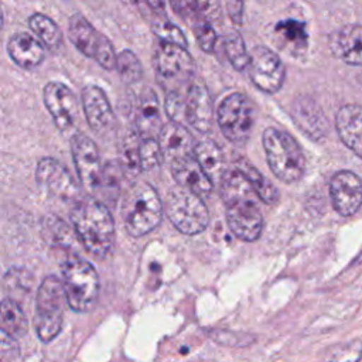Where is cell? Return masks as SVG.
I'll return each instance as SVG.
<instances>
[{"mask_svg": "<svg viewBox=\"0 0 362 362\" xmlns=\"http://www.w3.org/2000/svg\"><path fill=\"white\" fill-rule=\"evenodd\" d=\"M221 197L226 206V222L232 233L245 240H256L263 228L259 195L247 177L236 167L225 171L221 180Z\"/></svg>", "mask_w": 362, "mask_h": 362, "instance_id": "1", "label": "cell"}, {"mask_svg": "<svg viewBox=\"0 0 362 362\" xmlns=\"http://www.w3.org/2000/svg\"><path fill=\"white\" fill-rule=\"evenodd\" d=\"M147 4L154 10V11H164L165 7V0H146Z\"/></svg>", "mask_w": 362, "mask_h": 362, "instance_id": "42", "label": "cell"}, {"mask_svg": "<svg viewBox=\"0 0 362 362\" xmlns=\"http://www.w3.org/2000/svg\"><path fill=\"white\" fill-rule=\"evenodd\" d=\"M194 157L212 182L222 180L225 174V161L222 150L215 141L209 139L198 141L194 147Z\"/></svg>", "mask_w": 362, "mask_h": 362, "instance_id": "25", "label": "cell"}, {"mask_svg": "<svg viewBox=\"0 0 362 362\" xmlns=\"http://www.w3.org/2000/svg\"><path fill=\"white\" fill-rule=\"evenodd\" d=\"M134 126L140 137H157L163 127L158 98L151 88L143 89L137 99Z\"/></svg>", "mask_w": 362, "mask_h": 362, "instance_id": "21", "label": "cell"}, {"mask_svg": "<svg viewBox=\"0 0 362 362\" xmlns=\"http://www.w3.org/2000/svg\"><path fill=\"white\" fill-rule=\"evenodd\" d=\"M1 331L10 337L18 339L27 334L28 322L27 317L20 307V304L11 298L6 297L1 301Z\"/></svg>", "mask_w": 362, "mask_h": 362, "instance_id": "27", "label": "cell"}, {"mask_svg": "<svg viewBox=\"0 0 362 362\" xmlns=\"http://www.w3.org/2000/svg\"><path fill=\"white\" fill-rule=\"evenodd\" d=\"M69 41L85 57L95 59L106 71L116 69L117 55L110 40L99 33L82 14L75 13L68 21Z\"/></svg>", "mask_w": 362, "mask_h": 362, "instance_id": "9", "label": "cell"}, {"mask_svg": "<svg viewBox=\"0 0 362 362\" xmlns=\"http://www.w3.org/2000/svg\"><path fill=\"white\" fill-rule=\"evenodd\" d=\"M185 122L199 133H208L214 122V103L208 88L201 82L191 83L187 93Z\"/></svg>", "mask_w": 362, "mask_h": 362, "instance_id": "17", "label": "cell"}, {"mask_svg": "<svg viewBox=\"0 0 362 362\" xmlns=\"http://www.w3.org/2000/svg\"><path fill=\"white\" fill-rule=\"evenodd\" d=\"M154 71L165 93L188 89L192 83L194 61L185 47L160 41L154 52Z\"/></svg>", "mask_w": 362, "mask_h": 362, "instance_id": "7", "label": "cell"}, {"mask_svg": "<svg viewBox=\"0 0 362 362\" xmlns=\"http://www.w3.org/2000/svg\"><path fill=\"white\" fill-rule=\"evenodd\" d=\"M335 127L342 143L362 158V106H342L337 113Z\"/></svg>", "mask_w": 362, "mask_h": 362, "instance_id": "23", "label": "cell"}, {"mask_svg": "<svg viewBox=\"0 0 362 362\" xmlns=\"http://www.w3.org/2000/svg\"><path fill=\"white\" fill-rule=\"evenodd\" d=\"M74 229L83 247L95 257H105L115 242V223L105 204L95 198L79 199L71 211Z\"/></svg>", "mask_w": 362, "mask_h": 362, "instance_id": "2", "label": "cell"}, {"mask_svg": "<svg viewBox=\"0 0 362 362\" xmlns=\"http://www.w3.org/2000/svg\"><path fill=\"white\" fill-rule=\"evenodd\" d=\"M0 361L1 362H20V348L17 339L8 334H0Z\"/></svg>", "mask_w": 362, "mask_h": 362, "instance_id": "39", "label": "cell"}, {"mask_svg": "<svg viewBox=\"0 0 362 362\" xmlns=\"http://www.w3.org/2000/svg\"><path fill=\"white\" fill-rule=\"evenodd\" d=\"M223 48L229 64L236 71H245L249 65V52L239 31L230 30L223 37Z\"/></svg>", "mask_w": 362, "mask_h": 362, "instance_id": "30", "label": "cell"}, {"mask_svg": "<svg viewBox=\"0 0 362 362\" xmlns=\"http://www.w3.org/2000/svg\"><path fill=\"white\" fill-rule=\"evenodd\" d=\"M42 96L58 130L65 134L72 133L79 117V103L72 89L62 82L51 81L44 86Z\"/></svg>", "mask_w": 362, "mask_h": 362, "instance_id": "12", "label": "cell"}, {"mask_svg": "<svg viewBox=\"0 0 362 362\" xmlns=\"http://www.w3.org/2000/svg\"><path fill=\"white\" fill-rule=\"evenodd\" d=\"M354 263H356V264H361L362 263V247H361V250H359V253L356 255V257H355V260H354Z\"/></svg>", "mask_w": 362, "mask_h": 362, "instance_id": "43", "label": "cell"}, {"mask_svg": "<svg viewBox=\"0 0 362 362\" xmlns=\"http://www.w3.org/2000/svg\"><path fill=\"white\" fill-rule=\"evenodd\" d=\"M42 233L44 238L51 242V245L69 249L75 240V236L71 228L58 216L48 215L42 221Z\"/></svg>", "mask_w": 362, "mask_h": 362, "instance_id": "29", "label": "cell"}, {"mask_svg": "<svg viewBox=\"0 0 362 362\" xmlns=\"http://www.w3.org/2000/svg\"><path fill=\"white\" fill-rule=\"evenodd\" d=\"M151 30L160 41L177 44V45L185 47V48L188 45V40H187L185 34L182 33V30L165 18L156 20L151 25Z\"/></svg>", "mask_w": 362, "mask_h": 362, "instance_id": "34", "label": "cell"}, {"mask_svg": "<svg viewBox=\"0 0 362 362\" xmlns=\"http://www.w3.org/2000/svg\"><path fill=\"white\" fill-rule=\"evenodd\" d=\"M81 103L89 127L105 134L115 123L113 110L105 90L98 85H86L81 92Z\"/></svg>", "mask_w": 362, "mask_h": 362, "instance_id": "16", "label": "cell"}, {"mask_svg": "<svg viewBox=\"0 0 362 362\" xmlns=\"http://www.w3.org/2000/svg\"><path fill=\"white\" fill-rule=\"evenodd\" d=\"M249 78L264 93H276L284 83L286 68L280 57L264 45H256L249 52Z\"/></svg>", "mask_w": 362, "mask_h": 362, "instance_id": "11", "label": "cell"}, {"mask_svg": "<svg viewBox=\"0 0 362 362\" xmlns=\"http://www.w3.org/2000/svg\"><path fill=\"white\" fill-rule=\"evenodd\" d=\"M28 27L49 49H57L62 44L61 28L48 16L34 13L28 17Z\"/></svg>", "mask_w": 362, "mask_h": 362, "instance_id": "28", "label": "cell"}, {"mask_svg": "<svg viewBox=\"0 0 362 362\" xmlns=\"http://www.w3.org/2000/svg\"><path fill=\"white\" fill-rule=\"evenodd\" d=\"M329 197L341 216L354 215L362 205V180L349 170L335 173L329 181Z\"/></svg>", "mask_w": 362, "mask_h": 362, "instance_id": "15", "label": "cell"}, {"mask_svg": "<svg viewBox=\"0 0 362 362\" xmlns=\"http://www.w3.org/2000/svg\"><path fill=\"white\" fill-rule=\"evenodd\" d=\"M189 89V88H188ZM188 89L170 90L165 93L164 109L171 122L181 123L185 122V107H187V93Z\"/></svg>", "mask_w": 362, "mask_h": 362, "instance_id": "35", "label": "cell"}, {"mask_svg": "<svg viewBox=\"0 0 362 362\" xmlns=\"http://www.w3.org/2000/svg\"><path fill=\"white\" fill-rule=\"evenodd\" d=\"M140 165L141 170L148 171L160 165L163 153L157 137H141L140 140Z\"/></svg>", "mask_w": 362, "mask_h": 362, "instance_id": "36", "label": "cell"}, {"mask_svg": "<svg viewBox=\"0 0 362 362\" xmlns=\"http://www.w3.org/2000/svg\"><path fill=\"white\" fill-rule=\"evenodd\" d=\"M116 69L122 78V81L127 85L136 83L143 76V66L140 59L130 49H124L117 55Z\"/></svg>", "mask_w": 362, "mask_h": 362, "instance_id": "33", "label": "cell"}, {"mask_svg": "<svg viewBox=\"0 0 362 362\" xmlns=\"http://www.w3.org/2000/svg\"><path fill=\"white\" fill-rule=\"evenodd\" d=\"M123 175H124V171L122 168V164L115 161H107L103 165L99 189L107 199H116L119 197Z\"/></svg>", "mask_w": 362, "mask_h": 362, "instance_id": "32", "label": "cell"}, {"mask_svg": "<svg viewBox=\"0 0 362 362\" xmlns=\"http://www.w3.org/2000/svg\"><path fill=\"white\" fill-rule=\"evenodd\" d=\"M4 287L14 294H27L31 291L33 277L23 269H10L4 274Z\"/></svg>", "mask_w": 362, "mask_h": 362, "instance_id": "38", "label": "cell"}, {"mask_svg": "<svg viewBox=\"0 0 362 362\" xmlns=\"http://www.w3.org/2000/svg\"><path fill=\"white\" fill-rule=\"evenodd\" d=\"M66 296L62 280L48 276L42 280L35 297V329L42 342L52 341L61 331L64 322V307Z\"/></svg>", "mask_w": 362, "mask_h": 362, "instance_id": "6", "label": "cell"}, {"mask_svg": "<svg viewBox=\"0 0 362 362\" xmlns=\"http://www.w3.org/2000/svg\"><path fill=\"white\" fill-rule=\"evenodd\" d=\"M161 199L148 182H136L127 189L122 204V218L126 230L132 236H143L151 232L161 221Z\"/></svg>", "mask_w": 362, "mask_h": 362, "instance_id": "3", "label": "cell"}, {"mask_svg": "<svg viewBox=\"0 0 362 362\" xmlns=\"http://www.w3.org/2000/svg\"><path fill=\"white\" fill-rule=\"evenodd\" d=\"M235 3V6L232 8H229V14L232 17V20L235 23H240V16H242V4H243V0H230Z\"/></svg>", "mask_w": 362, "mask_h": 362, "instance_id": "41", "label": "cell"}, {"mask_svg": "<svg viewBox=\"0 0 362 362\" xmlns=\"http://www.w3.org/2000/svg\"><path fill=\"white\" fill-rule=\"evenodd\" d=\"M296 124L313 140H321L327 136L328 122L317 102L308 96H298L291 110Z\"/></svg>", "mask_w": 362, "mask_h": 362, "instance_id": "19", "label": "cell"}, {"mask_svg": "<svg viewBox=\"0 0 362 362\" xmlns=\"http://www.w3.org/2000/svg\"><path fill=\"white\" fill-rule=\"evenodd\" d=\"M66 304L76 313L89 311L99 294V276L95 267L82 257L71 256L61 267Z\"/></svg>", "mask_w": 362, "mask_h": 362, "instance_id": "5", "label": "cell"}, {"mask_svg": "<svg viewBox=\"0 0 362 362\" xmlns=\"http://www.w3.org/2000/svg\"><path fill=\"white\" fill-rule=\"evenodd\" d=\"M165 214L182 233L197 235L208 226L209 214L199 195L178 185L167 194Z\"/></svg>", "mask_w": 362, "mask_h": 362, "instance_id": "8", "label": "cell"}, {"mask_svg": "<svg viewBox=\"0 0 362 362\" xmlns=\"http://www.w3.org/2000/svg\"><path fill=\"white\" fill-rule=\"evenodd\" d=\"M7 52L11 61L23 69L38 66L45 57L44 44L27 33L14 34L7 42Z\"/></svg>", "mask_w": 362, "mask_h": 362, "instance_id": "24", "label": "cell"}, {"mask_svg": "<svg viewBox=\"0 0 362 362\" xmlns=\"http://www.w3.org/2000/svg\"><path fill=\"white\" fill-rule=\"evenodd\" d=\"M173 10L182 18H197L199 16L198 0H170Z\"/></svg>", "mask_w": 362, "mask_h": 362, "instance_id": "40", "label": "cell"}, {"mask_svg": "<svg viewBox=\"0 0 362 362\" xmlns=\"http://www.w3.org/2000/svg\"><path fill=\"white\" fill-rule=\"evenodd\" d=\"M329 48L345 64L362 66V25H345L332 33Z\"/></svg>", "mask_w": 362, "mask_h": 362, "instance_id": "22", "label": "cell"}, {"mask_svg": "<svg viewBox=\"0 0 362 362\" xmlns=\"http://www.w3.org/2000/svg\"><path fill=\"white\" fill-rule=\"evenodd\" d=\"M163 158L173 163L174 160L194 154L195 144L188 129L177 122H168L163 124L157 136Z\"/></svg>", "mask_w": 362, "mask_h": 362, "instance_id": "20", "label": "cell"}, {"mask_svg": "<svg viewBox=\"0 0 362 362\" xmlns=\"http://www.w3.org/2000/svg\"><path fill=\"white\" fill-rule=\"evenodd\" d=\"M263 147L273 174L283 182L298 181L305 170V157L298 143L286 132L267 127L263 132Z\"/></svg>", "mask_w": 362, "mask_h": 362, "instance_id": "4", "label": "cell"}, {"mask_svg": "<svg viewBox=\"0 0 362 362\" xmlns=\"http://www.w3.org/2000/svg\"><path fill=\"white\" fill-rule=\"evenodd\" d=\"M216 122L230 143L243 146L249 140L255 123V109L250 99L240 92L229 93L216 109Z\"/></svg>", "mask_w": 362, "mask_h": 362, "instance_id": "10", "label": "cell"}, {"mask_svg": "<svg viewBox=\"0 0 362 362\" xmlns=\"http://www.w3.org/2000/svg\"><path fill=\"white\" fill-rule=\"evenodd\" d=\"M171 173L178 185L195 192L201 198L212 192L214 182L202 170L194 154L174 160L171 163Z\"/></svg>", "mask_w": 362, "mask_h": 362, "instance_id": "18", "label": "cell"}, {"mask_svg": "<svg viewBox=\"0 0 362 362\" xmlns=\"http://www.w3.org/2000/svg\"><path fill=\"white\" fill-rule=\"evenodd\" d=\"M35 177L40 187L54 198L65 204H72V206L81 199L76 182L68 170L55 158H41L37 165Z\"/></svg>", "mask_w": 362, "mask_h": 362, "instance_id": "13", "label": "cell"}, {"mask_svg": "<svg viewBox=\"0 0 362 362\" xmlns=\"http://www.w3.org/2000/svg\"><path fill=\"white\" fill-rule=\"evenodd\" d=\"M71 151L81 182L95 192L99 188L103 168L96 144L86 134L75 133L71 137Z\"/></svg>", "mask_w": 362, "mask_h": 362, "instance_id": "14", "label": "cell"}, {"mask_svg": "<svg viewBox=\"0 0 362 362\" xmlns=\"http://www.w3.org/2000/svg\"><path fill=\"white\" fill-rule=\"evenodd\" d=\"M140 134L137 132L127 133L122 141V168L124 174H129V177H134L140 170Z\"/></svg>", "mask_w": 362, "mask_h": 362, "instance_id": "31", "label": "cell"}, {"mask_svg": "<svg viewBox=\"0 0 362 362\" xmlns=\"http://www.w3.org/2000/svg\"><path fill=\"white\" fill-rule=\"evenodd\" d=\"M192 30H194L195 40H197L199 48L208 54L214 52L215 45H216V33H215V28L212 27V24L205 17L198 16L194 20Z\"/></svg>", "mask_w": 362, "mask_h": 362, "instance_id": "37", "label": "cell"}, {"mask_svg": "<svg viewBox=\"0 0 362 362\" xmlns=\"http://www.w3.org/2000/svg\"><path fill=\"white\" fill-rule=\"evenodd\" d=\"M235 167L238 170H240L247 177V180L253 185L255 191L257 192L259 198L264 204L273 205V204H276L279 201V191H277V188L250 161H247L246 158L240 157V158H238L235 161Z\"/></svg>", "mask_w": 362, "mask_h": 362, "instance_id": "26", "label": "cell"}]
</instances>
